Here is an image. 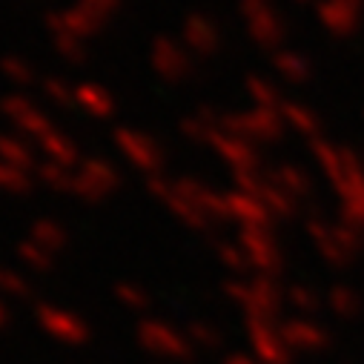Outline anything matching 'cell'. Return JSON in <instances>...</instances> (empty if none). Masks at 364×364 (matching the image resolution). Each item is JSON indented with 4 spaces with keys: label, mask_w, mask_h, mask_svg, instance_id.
I'll list each match as a JSON object with an SVG mask.
<instances>
[{
    "label": "cell",
    "mask_w": 364,
    "mask_h": 364,
    "mask_svg": "<svg viewBox=\"0 0 364 364\" xmlns=\"http://www.w3.org/2000/svg\"><path fill=\"white\" fill-rule=\"evenodd\" d=\"M121 187V175L109 161L86 158L72 172V193L83 201H101Z\"/></svg>",
    "instance_id": "cell-1"
},
{
    "label": "cell",
    "mask_w": 364,
    "mask_h": 364,
    "mask_svg": "<svg viewBox=\"0 0 364 364\" xmlns=\"http://www.w3.org/2000/svg\"><path fill=\"white\" fill-rule=\"evenodd\" d=\"M221 129L244 141H279L284 135V118L276 109L255 107L250 112L221 115Z\"/></svg>",
    "instance_id": "cell-2"
},
{
    "label": "cell",
    "mask_w": 364,
    "mask_h": 364,
    "mask_svg": "<svg viewBox=\"0 0 364 364\" xmlns=\"http://www.w3.org/2000/svg\"><path fill=\"white\" fill-rule=\"evenodd\" d=\"M247 32L258 46H279L287 35V23L269 0H241L238 4Z\"/></svg>",
    "instance_id": "cell-3"
},
{
    "label": "cell",
    "mask_w": 364,
    "mask_h": 364,
    "mask_svg": "<svg viewBox=\"0 0 364 364\" xmlns=\"http://www.w3.org/2000/svg\"><path fill=\"white\" fill-rule=\"evenodd\" d=\"M112 141L118 146V152L141 172H149V175H158L164 169V149L155 138H149L146 132L141 129H132V127H118L112 132Z\"/></svg>",
    "instance_id": "cell-4"
},
{
    "label": "cell",
    "mask_w": 364,
    "mask_h": 364,
    "mask_svg": "<svg viewBox=\"0 0 364 364\" xmlns=\"http://www.w3.org/2000/svg\"><path fill=\"white\" fill-rule=\"evenodd\" d=\"M149 63L155 69L158 77H164L166 83H181L190 72H193V58L190 49L181 46L178 41L158 35L149 46Z\"/></svg>",
    "instance_id": "cell-5"
},
{
    "label": "cell",
    "mask_w": 364,
    "mask_h": 364,
    "mask_svg": "<svg viewBox=\"0 0 364 364\" xmlns=\"http://www.w3.org/2000/svg\"><path fill=\"white\" fill-rule=\"evenodd\" d=\"M0 109H4V115L15 124L18 132H23L26 138H46L55 127L49 121V115H43L32 101L21 98V95H12V98H4V104H0Z\"/></svg>",
    "instance_id": "cell-6"
},
{
    "label": "cell",
    "mask_w": 364,
    "mask_h": 364,
    "mask_svg": "<svg viewBox=\"0 0 364 364\" xmlns=\"http://www.w3.org/2000/svg\"><path fill=\"white\" fill-rule=\"evenodd\" d=\"M181 35H184V46L201 58H210L221 49V29L204 12H190L181 26Z\"/></svg>",
    "instance_id": "cell-7"
},
{
    "label": "cell",
    "mask_w": 364,
    "mask_h": 364,
    "mask_svg": "<svg viewBox=\"0 0 364 364\" xmlns=\"http://www.w3.org/2000/svg\"><path fill=\"white\" fill-rule=\"evenodd\" d=\"M210 146H213L215 155L224 158L235 172L258 169V152L252 149L250 141H244V138H238V135H230V132L218 129V132L210 138Z\"/></svg>",
    "instance_id": "cell-8"
},
{
    "label": "cell",
    "mask_w": 364,
    "mask_h": 364,
    "mask_svg": "<svg viewBox=\"0 0 364 364\" xmlns=\"http://www.w3.org/2000/svg\"><path fill=\"white\" fill-rule=\"evenodd\" d=\"M358 15H361V0H324L318 6V18L333 35L353 32L358 26Z\"/></svg>",
    "instance_id": "cell-9"
},
{
    "label": "cell",
    "mask_w": 364,
    "mask_h": 364,
    "mask_svg": "<svg viewBox=\"0 0 364 364\" xmlns=\"http://www.w3.org/2000/svg\"><path fill=\"white\" fill-rule=\"evenodd\" d=\"M75 107H80L86 115L92 118H109L115 112V98L107 86L92 83V80H83L75 86Z\"/></svg>",
    "instance_id": "cell-10"
},
{
    "label": "cell",
    "mask_w": 364,
    "mask_h": 364,
    "mask_svg": "<svg viewBox=\"0 0 364 364\" xmlns=\"http://www.w3.org/2000/svg\"><path fill=\"white\" fill-rule=\"evenodd\" d=\"M38 149L46 155V161H55V164H63V166H75L80 161L77 144L69 135L58 132V129H52L46 138H41L38 141Z\"/></svg>",
    "instance_id": "cell-11"
},
{
    "label": "cell",
    "mask_w": 364,
    "mask_h": 364,
    "mask_svg": "<svg viewBox=\"0 0 364 364\" xmlns=\"http://www.w3.org/2000/svg\"><path fill=\"white\" fill-rule=\"evenodd\" d=\"M0 158L6 164L23 169V172H35L38 169V158H35V149L18 138V135H9V132H0Z\"/></svg>",
    "instance_id": "cell-12"
},
{
    "label": "cell",
    "mask_w": 364,
    "mask_h": 364,
    "mask_svg": "<svg viewBox=\"0 0 364 364\" xmlns=\"http://www.w3.org/2000/svg\"><path fill=\"white\" fill-rule=\"evenodd\" d=\"M272 66H276L287 80H293V83H301L310 72H313V66H310V60L304 58V55H299V52H276V58H272Z\"/></svg>",
    "instance_id": "cell-13"
},
{
    "label": "cell",
    "mask_w": 364,
    "mask_h": 364,
    "mask_svg": "<svg viewBox=\"0 0 364 364\" xmlns=\"http://www.w3.org/2000/svg\"><path fill=\"white\" fill-rule=\"evenodd\" d=\"M247 95L252 98L255 107H264V109H282V104H284L276 83L261 80V77H250L247 80Z\"/></svg>",
    "instance_id": "cell-14"
},
{
    "label": "cell",
    "mask_w": 364,
    "mask_h": 364,
    "mask_svg": "<svg viewBox=\"0 0 364 364\" xmlns=\"http://www.w3.org/2000/svg\"><path fill=\"white\" fill-rule=\"evenodd\" d=\"M272 184L284 187L287 196L299 198V196H304V193L310 190V178H307V172L299 169V166H279L276 175H272Z\"/></svg>",
    "instance_id": "cell-15"
},
{
    "label": "cell",
    "mask_w": 364,
    "mask_h": 364,
    "mask_svg": "<svg viewBox=\"0 0 364 364\" xmlns=\"http://www.w3.org/2000/svg\"><path fill=\"white\" fill-rule=\"evenodd\" d=\"M72 166H63V164H55V161H43L38 164V175L46 187L52 190H63V193H72Z\"/></svg>",
    "instance_id": "cell-16"
},
{
    "label": "cell",
    "mask_w": 364,
    "mask_h": 364,
    "mask_svg": "<svg viewBox=\"0 0 364 364\" xmlns=\"http://www.w3.org/2000/svg\"><path fill=\"white\" fill-rule=\"evenodd\" d=\"M282 118L287 121V127H293V129H299V132H304V135H313L316 129H318V118L307 109V107H301V104H282Z\"/></svg>",
    "instance_id": "cell-17"
},
{
    "label": "cell",
    "mask_w": 364,
    "mask_h": 364,
    "mask_svg": "<svg viewBox=\"0 0 364 364\" xmlns=\"http://www.w3.org/2000/svg\"><path fill=\"white\" fill-rule=\"evenodd\" d=\"M0 72L6 75V80L18 83V86H32L35 83V66L18 55H6L0 60Z\"/></svg>",
    "instance_id": "cell-18"
},
{
    "label": "cell",
    "mask_w": 364,
    "mask_h": 364,
    "mask_svg": "<svg viewBox=\"0 0 364 364\" xmlns=\"http://www.w3.org/2000/svg\"><path fill=\"white\" fill-rule=\"evenodd\" d=\"M32 187V178L29 172L6 164L4 158H0V190H9V193H26Z\"/></svg>",
    "instance_id": "cell-19"
},
{
    "label": "cell",
    "mask_w": 364,
    "mask_h": 364,
    "mask_svg": "<svg viewBox=\"0 0 364 364\" xmlns=\"http://www.w3.org/2000/svg\"><path fill=\"white\" fill-rule=\"evenodd\" d=\"M43 95H46L55 107H60V109L75 107V89H72L63 77H46V80H43Z\"/></svg>",
    "instance_id": "cell-20"
},
{
    "label": "cell",
    "mask_w": 364,
    "mask_h": 364,
    "mask_svg": "<svg viewBox=\"0 0 364 364\" xmlns=\"http://www.w3.org/2000/svg\"><path fill=\"white\" fill-rule=\"evenodd\" d=\"M32 235H35V244H41V247H63V241H66L63 230L55 221H49V218L35 221Z\"/></svg>",
    "instance_id": "cell-21"
},
{
    "label": "cell",
    "mask_w": 364,
    "mask_h": 364,
    "mask_svg": "<svg viewBox=\"0 0 364 364\" xmlns=\"http://www.w3.org/2000/svg\"><path fill=\"white\" fill-rule=\"evenodd\" d=\"M52 43H55V49H58L66 60H83V55H86L80 38H72V35H52Z\"/></svg>",
    "instance_id": "cell-22"
},
{
    "label": "cell",
    "mask_w": 364,
    "mask_h": 364,
    "mask_svg": "<svg viewBox=\"0 0 364 364\" xmlns=\"http://www.w3.org/2000/svg\"><path fill=\"white\" fill-rule=\"evenodd\" d=\"M118 4H121V0H77V6L92 15L98 23H107V18L118 9Z\"/></svg>",
    "instance_id": "cell-23"
},
{
    "label": "cell",
    "mask_w": 364,
    "mask_h": 364,
    "mask_svg": "<svg viewBox=\"0 0 364 364\" xmlns=\"http://www.w3.org/2000/svg\"><path fill=\"white\" fill-rule=\"evenodd\" d=\"M18 252H21V258H26L32 267H46V261H49V258H46V252L41 250V244H35V241L21 244V250H18Z\"/></svg>",
    "instance_id": "cell-24"
},
{
    "label": "cell",
    "mask_w": 364,
    "mask_h": 364,
    "mask_svg": "<svg viewBox=\"0 0 364 364\" xmlns=\"http://www.w3.org/2000/svg\"><path fill=\"white\" fill-rule=\"evenodd\" d=\"M0 284H4V290H15V293H23V282L18 276H9V272L0 269Z\"/></svg>",
    "instance_id": "cell-25"
},
{
    "label": "cell",
    "mask_w": 364,
    "mask_h": 364,
    "mask_svg": "<svg viewBox=\"0 0 364 364\" xmlns=\"http://www.w3.org/2000/svg\"><path fill=\"white\" fill-rule=\"evenodd\" d=\"M296 4H307V0H296Z\"/></svg>",
    "instance_id": "cell-26"
}]
</instances>
